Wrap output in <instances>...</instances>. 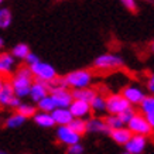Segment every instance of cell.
Wrapping results in <instances>:
<instances>
[{"mask_svg":"<svg viewBox=\"0 0 154 154\" xmlns=\"http://www.w3.org/2000/svg\"><path fill=\"white\" fill-rule=\"evenodd\" d=\"M9 82L13 86L16 96H19L20 99H24L27 98L28 94H30L31 85L34 82V76L28 66H21V68H19L14 72V75L10 78Z\"/></svg>","mask_w":154,"mask_h":154,"instance_id":"1","label":"cell"},{"mask_svg":"<svg viewBox=\"0 0 154 154\" xmlns=\"http://www.w3.org/2000/svg\"><path fill=\"white\" fill-rule=\"evenodd\" d=\"M64 84L65 86L71 89H81L91 86L94 82V74L89 69H76L72 71L69 74H66L64 78Z\"/></svg>","mask_w":154,"mask_h":154,"instance_id":"2","label":"cell"},{"mask_svg":"<svg viewBox=\"0 0 154 154\" xmlns=\"http://www.w3.org/2000/svg\"><path fill=\"white\" fill-rule=\"evenodd\" d=\"M125 66V61L120 55L106 52L94 60V68L98 71H116Z\"/></svg>","mask_w":154,"mask_h":154,"instance_id":"3","label":"cell"},{"mask_svg":"<svg viewBox=\"0 0 154 154\" xmlns=\"http://www.w3.org/2000/svg\"><path fill=\"white\" fill-rule=\"evenodd\" d=\"M28 68H30V71H31L34 79L44 81V82L51 84L52 81L58 78L55 68H54L51 64L44 62V61H41V60L37 61V62H35V64H33V65H30Z\"/></svg>","mask_w":154,"mask_h":154,"instance_id":"4","label":"cell"},{"mask_svg":"<svg viewBox=\"0 0 154 154\" xmlns=\"http://www.w3.org/2000/svg\"><path fill=\"white\" fill-rule=\"evenodd\" d=\"M127 129L133 133V134H143V136H150L153 129L150 127L149 122L146 119L143 113H136L131 116V119L126 123Z\"/></svg>","mask_w":154,"mask_h":154,"instance_id":"5","label":"cell"},{"mask_svg":"<svg viewBox=\"0 0 154 154\" xmlns=\"http://www.w3.org/2000/svg\"><path fill=\"white\" fill-rule=\"evenodd\" d=\"M129 107H131V105L122 94H110L106 96V113L119 115Z\"/></svg>","mask_w":154,"mask_h":154,"instance_id":"6","label":"cell"},{"mask_svg":"<svg viewBox=\"0 0 154 154\" xmlns=\"http://www.w3.org/2000/svg\"><path fill=\"white\" fill-rule=\"evenodd\" d=\"M21 99L19 96H16L13 91V86L10 84L9 81H6L3 88L0 89V106L3 107H16L20 105Z\"/></svg>","mask_w":154,"mask_h":154,"instance_id":"7","label":"cell"},{"mask_svg":"<svg viewBox=\"0 0 154 154\" xmlns=\"http://www.w3.org/2000/svg\"><path fill=\"white\" fill-rule=\"evenodd\" d=\"M55 139L65 146H71L81 141V136L76 134L68 125H60L55 129Z\"/></svg>","mask_w":154,"mask_h":154,"instance_id":"8","label":"cell"},{"mask_svg":"<svg viewBox=\"0 0 154 154\" xmlns=\"http://www.w3.org/2000/svg\"><path fill=\"white\" fill-rule=\"evenodd\" d=\"M146 147H147V136L143 134H131L126 144L125 150L130 154H143Z\"/></svg>","mask_w":154,"mask_h":154,"instance_id":"9","label":"cell"},{"mask_svg":"<svg viewBox=\"0 0 154 154\" xmlns=\"http://www.w3.org/2000/svg\"><path fill=\"white\" fill-rule=\"evenodd\" d=\"M122 95L126 98V100L130 103L131 106L140 105L141 100H143L146 96L144 91H143L139 85H127V86H125V89L122 91Z\"/></svg>","mask_w":154,"mask_h":154,"instance_id":"10","label":"cell"},{"mask_svg":"<svg viewBox=\"0 0 154 154\" xmlns=\"http://www.w3.org/2000/svg\"><path fill=\"white\" fill-rule=\"evenodd\" d=\"M48 94H50V84L44 82V81L34 79L31 89H30V94H28V98L33 100V103H37L38 100L45 98Z\"/></svg>","mask_w":154,"mask_h":154,"instance_id":"11","label":"cell"},{"mask_svg":"<svg viewBox=\"0 0 154 154\" xmlns=\"http://www.w3.org/2000/svg\"><path fill=\"white\" fill-rule=\"evenodd\" d=\"M69 112L72 113L74 117H82V119H86L91 115V103L85 102V100H81V99H72V102L69 103Z\"/></svg>","mask_w":154,"mask_h":154,"instance_id":"12","label":"cell"},{"mask_svg":"<svg viewBox=\"0 0 154 154\" xmlns=\"http://www.w3.org/2000/svg\"><path fill=\"white\" fill-rule=\"evenodd\" d=\"M86 133H94V134H107L109 127L103 117L95 116L89 117L86 120Z\"/></svg>","mask_w":154,"mask_h":154,"instance_id":"13","label":"cell"},{"mask_svg":"<svg viewBox=\"0 0 154 154\" xmlns=\"http://www.w3.org/2000/svg\"><path fill=\"white\" fill-rule=\"evenodd\" d=\"M107 134L110 136V139H112L116 144L119 146H125L129 141V139L131 137V133L127 126H122V127H117V129H112V130H109Z\"/></svg>","mask_w":154,"mask_h":154,"instance_id":"14","label":"cell"},{"mask_svg":"<svg viewBox=\"0 0 154 154\" xmlns=\"http://www.w3.org/2000/svg\"><path fill=\"white\" fill-rule=\"evenodd\" d=\"M33 120L37 126L42 127V129H52V127H55V122H54L52 115L50 112H41V110H38V112L34 113Z\"/></svg>","mask_w":154,"mask_h":154,"instance_id":"15","label":"cell"},{"mask_svg":"<svg viewBox=\"0 0 154 154\" xmlns=\"http://www.w3.org/2000/svg\"><path fill=\"white\" fill-rule=\"evenodd\" d=\"M16 66V58L11 52H0V75L11 74Z\"/></svg>","mask_w":154,"mask_h":154,"instance_id":"16","label":"cell"},{"mask_svg":"<svg viewBox=\"0 0 154 154\" xmlns=\"http://www.w3.org/2000/svg\"><path fill=\"white\" fill-rule=\"evenodd\" d=\"M51 115H52L54 122H55V126L68 125V123L74 119V116H72V113L69 112L68 107H55L51 112Z\"/></svg>","mask_w":154,"mask_h":154,"instance_id":"17","label":"cell"},{"mask_svg":"<svg viewBox=\"0 0 154 154\" xmlns=\"http://www.w3.org/2000/svg\"><path fill=\"white\" fill-rule=\"evenodd\" d=\"M96 95H98V91L94 88H91V86L81 88V89H74V91H72L74 99H81V100H85V102H91Z\"/></svg>","mask_w":154,"mask_h":154,"instance_id":"18","label":"cell"},{"mask_svg":"<svg viewBox=\"0 0 154 154\" xmlns=\"http://www.w3.org/2000/svg\"><path fill=\"white\" fill-rule=\"evenodd\" d=\"M89 103H91V110L94 113H96V115L106 113V96L98 94Z\"/></svg>","mask_w":154,"mask_h":154,"instance_id":"19","label":"cell"},{"mask_svg":"<svg viewBox=\"0 0 154 154\" xmlns=\"http://www.w3.org/2000/svg\"><path fill=\"white\" fill-rule=\"evenodd\" d=\"M26 122H27V117H24L23 115L16 112L6 119V127H9V129H19V127L24 126Z\"/></svg>","mask_w":154,"mask_h":154,"instance_id":"20","label":"cell"},{"mask_svg":"<svg viewBox=\"0 0 154 154\" xmlns=\"http://www.w3.org/2000/svg\"><path fill=\"white\" fill-rule=\"evenodd\" d=\"M35 106H37V110H41V112H50L51 113L54 109L57 107V103L55 100L52 99V96L50 94L45 96V98H42L41 100H38L35 103Z\"/></svg>","mask_w":154,"mask_h":154,"instance_id":"21","label":"cell"},{"mask_svg":"<svg viewBox=\"0 0 154 154\" xmlns=\"http://www.w3.org/2000/svg\"><path fill=\"white\" fill-rule=\"evenodd\" d=\"M68 126H69L76 134H79L81 137L86 133V120L82 119V117H74V119L68 123Z\"/></svg>","mask_w":154,"mask_h":154,"instance_id":"22","label":"cell"},{"mask_svg":"<svg viewBox=\"0 0 154 154\" xmlns=\"http://www.w3.org/2000/svg\"><path fill=\"white\" fill-rule=\"evenodd\" d=\"M16 112L23 115L24 117H33L34 113L37 112V106L33 105V103H28V102H20V105L16 107Z\"/></svg>","mask_w":154,"mask_h":154,"instance_id":"23","label":"cell"},{"mask_svg":"<svg viewBox=\"0 0 154 154\" xmlns=\"http://www.w3.org/2000/svg\"><path fill=\"white\" fill-rule=\"evenodd\" d=\"M28 52H30V47H28L26 42H19V44H16L11 50V55L16 58V60H23L26 58Z\"/></svg>","mask_w":154,"mask_h":154,"instance_id":"24","label":"cell"},{"mask_svg":"<svg viewBox=\"0 0 154 154\" xmlns=\"http://www.w3.org/2000/svg\"><path fill=\"white\" fill-rule=\"evenodd\" d=\"M140 106V110L143 115H146V113L149 112H153L154 110V95H146L144 99L141 100V103L139 105Z\"/></svg>","mask_w":154,"mask_h":154,"instance_id":"25","label":"cell"},{"mask_svg":"<svg viewBox=\"0 0 154 154\" xmlns=\"http://www.w3.org/2000/svg\"><path fill=\"white\" fill-rule=\"evenodd\" d=\"M105 122H106L109 130H112V129H117V127H122V126H126V125L120 120L119 115H110V113H107V116L105 117Z\"/></svg>","mask_w":154,"mask_h":154,"instance_id":"26","label":"cell"},{"mask_svg":"<svg viewBox=\"0 0 154 154\" xmlns=\"http://www.w3.org/2000/svg\"><path fill=\"white\" fill-rule=\"evenodd\" d=\"M11 24V13L9 9H0V28H9Z\"/></svg>","mask_w":154,"mask_h":154,"instance_id":"27","label":"cell"},{"mask_svg":"<svg viewBox=\"0 0 154 154\" xmlns=\"http://www.w3.org/2000/svg\"><path fill=\"white\" fill-rule=\"evenodd\" d=\"M68 154H84L85 153V147L79 143H75V144L68 146V150H66Z\"/></svg>","mask_w":154,"mask_h":154,"instance_id":"28","label":"cell"},{"mask_svg":"<svg viewBox=\"0 0 154 154\" xmlns=\"http://www.w3.org/2000/svg\"><path fill=\"white\" fill-rule=\"evenodd\" d=\"M134 115V109H133V106L131 107H129V109H126L125 112H122V113H119V117H120V120L126 125L127 122L131 119V116Z\"/></svg>","mask_w":154,"mask_h":154,"instance_id":"29","label":"cell"},{"mask_svg":"<svg viewBox=\"0 0 154 154\" xmlns=\"http://www.w3.org/2000/svg\"><path fill=\"white\" fill-rule=\"evenodd\" d=\"M24 61H26V64H27V66L33 65V64H35L37 61H40V58H38L37 54H34V52H28L27 55H26V58H24Z\"/></svg>","mask_w":154,"mask_h":154,"instance_id":"30","label":"cell"},{"mask_svg":"<svg viewBox=\"0 0 154 154\" xmlns=\"http://www.w3.org/2000/svg\"><path fill=\"white\" fill-rule=\"evenodd\" d=\"M120 3L127 10H130V11H136L137 10V3H136V0H120Z\"/></svg>","mask_w":154,"mask_h":154,"instance_id":"31","label":"cell"},{"mask_svg":"<svg viewBox=\"0 0 154 154\" xmlns=\"http://www.w3.org/2000/svg\"><path fill=\"white\" fill-rule=\"evenodd\" d=\"M144 116H146V119H147V122H149L150 127H151V129H153V130H154V110H153V112L146 113Z\"/></svg>","mask_w":154,"mask_h":154,"instance_id":"32","label":"cell"},{"mask_svg":"<svg viewBox=\"0 0 154 154\" xmlns=\"http://www.w3.org/2000/svg\"><path fill=\"white\" fill-rule=\"evenodd\" d=\"M147 89H149V92L151 95H154V75H151L147 81Z\"/></svg>","mask_w":154,"mask_h":154,"instance_id":"33","label":"cell"},{"mask_svg":"<svg viewBox=\"0 0 154 154\" xmlns=\"http://www.w3.org/2000/svg\"><path fill=\"white\" fill-rule=\"evenodd\" d=\"M5 82H6V81H5V78H3V75H0V89L3 88V85H5Z\"/></svg>","mask_w":154,"mask_h":154,"instance_id":"34","label":"cell"},{"mask_svg":"<svg viewBox=\"0 0 154 154\" xmlns=\"http://www.w3.org/2000/svg\"><path fill=\"white\" fill-rule=\"evenodd\" d=\"M3 47H5V40L0 37V52H2V50H3Z\"/></svg>","mask_w":154,"mask_h":154,"instance_id":"35","label":"cell"},{"mask_svg":"<svg viewBox=\"0 0 154 154\" xmlns=\"http://www.w3.org/2000/svg\"><path fill=\"white\" fill-rule=\"evenodd\" d=\"M151 51L154 52V41H153V44H151Z\"/></svg>","mask_w":154,"mask_h":154,"instance_id":"36","label":"cell"},{"mask_svg":"<svg viewBox=\"0 0 154 154\" xmlns=\"http://www.w3.org/2000/svg\"><path fill=\"white\" fill-rule=\"evenodd\" d=\"M122 154H130V153H129V151H126V150H125V151H123V153H122Z\"/></svg>","mask_w":154,"mask_h":154,"instance_id":"37","label":"cell"},{"mask_svg":"<svg viewBox=\"0 0 154 154\" xmlns=\"http://www.w3.org/2000/svg\"><path fill=\"white\" fill-rule=\"evenodd\" d=\"M0 154H7V153H6V151H2V150H0Z\"/></svg>","mask_w":154,"mask_h":154,"instance_id":"38","label":"cell"},{"mask_svg":"<svg viewBox=\"0 0 154 154\" xmlns=\"http://www.w3.org/2000/svg\"><path fill=\"white\" fill-rule=\"evenodd\" d=\"M2 3H3V0H0V5H2Z\"/></svg>","mask_w":154,"mask_h":154,"instance_id":"39","label":"cell"}]
</instances>
